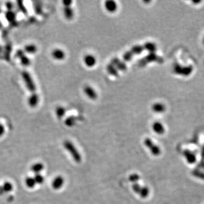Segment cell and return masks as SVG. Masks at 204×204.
<instances>
[{
  "label": "cell",
  "mask_w": 204,
  "mask_h": 204,
  "mask_svg": "<svg viewBox=\"0 0 204 204\" xmlns=\"http://www.w3.org/2000/svg\"><path fill=\"white\" fill-rule=\"evenodd\" d=\"M151 109L156 114H162L166 110V106L161 102H156L153 104Z\"/></svg>",
  "instance_id": "obj_11"
},
{
  "label": "cell",
  "mask_w": 204,
  "mask_h": 204,
  "mask_svg": "<svg viewBox=\"0 0 204 204\" xmlns=\"http://www.w3.org/2000/svg\"><path fill=\"white\" fill-rule=\"evenodd\" d=\"M39 100V98L38 93L31 94L30 97L29 98V100H28V103H29V106L32 108L35 107L38 104Z\"/></svg>",
  "instance_id": "obj_15"
},
{
  "label": "cell",
  "mask_w": 204,
  "mask_h": 204,
  "mask_svg": "<svg viewBox=\"0 0 204 204\" xmlns=\"http://www.w3.org/2000/svg\"><path fill=\"white\" fill-rule=\"evenodd\" d=\"M25 186L29 189H34L37 185L33 176H27L25 179Z\"/></svg>",
  "instance_id": "obj_16"
},
{
  "label": "cell",
  "mask_w": 204,
  "mask_h": 204,
  "mask_svg": "<svg viewBox=\"0 0 204 204\" xmlns=\"http://www.w3.org/2000/svg\"><path fill=\"white\" fill-rule=\"evenodd\" d=\"M85 65L88 68H93L97 64V59L92 55H87L83 58Z\"/></svg>",
  "instance_id": "obj_6"
},
{
  "label": "cell",
  "mask_w": 204,
  "mask_h": 204,
  "mask_svg": "<svg viewBox=\"0 0 204 204\" xmlns=\"http://www.w3.org/2000/svg\"><path fill=\"white\" fill-rule=\"evenodd\" d=\"M202 44H203V45L204 46V36H203V38H202Z\"/></svg>",
  "instance_id": "obj_31"
},
{
  "label": "cell",
  "mask_w": 204,
  "mask_h": 204,
  "mask_svg": "<svg viewBox=\"0 0 204 204\" xmlns=\"http://www.w3.org/2000/svg\"><path fill=\"white\" fill-rule=\"evenodd\" d=\"M146 48H148V49L151 52H155L157 50V46L153 42H149L148 44H146Z\"/></svg>",
  "instance_id": "obj_26"
},
{
  "label": "cell",
  "mask_w": 204,
  "mask_h": 204,
  "mask_svg": "<svg viewBox=\"0 0 204 204\" xmlns=\"http://www.w3.org/2000/svg\"><path fill=\"white\" fill-rule=\"evenodd\" d=\"M13 188L14 186L12 183L8 181L5 182L2 185L0 186V195L9 193L13 191Z\"/></svg>",
  "instance_id": "obj_10"
},
{
  "label": "cell",
  "mask_w": 204,
  "mask_h": 204,
  "mask_svg": "<svg viewBox=\"0 0 204 204\" xmlns=\"http://www.w3.org/2000/svg\"><path fill=\"white\" fill-rule=\"evenodd\" d=\"M64 13L65 17H66V19H72L74 15V10L73 9L71 8L70 6H64Z\"/></svg>",
  "instance_id": "obj_17"
},
{
  "label": "cell",
  "mask_w": 204,
  "mask_h": 204,
  "mask_svg": "<svg viewBox=\"0 0 204 204\" xmlns=\"http://www.w3.org/2000/svg\"><path fill=\"white\" fill-rule=\"evenodd\" d=\"M84 93L90 99H95L98 97L96 91H95V90L92 87H90L89 86H87L85 87Z\"/></svg>",
  "instance_id": "obj_14"
},
{
  "label": "cell",
  "mask_w": 204,
  "mask_h": 204,
  "mask_svg": "<svg viewBox=\"0 0 204 204\" xmlns=\"http://www.w3.org/2000/svg\"><path fill=\"white\" fill-rule=\"evenodd\" d=\"M5 127L2 124L0 123V137H1L5 134Z\"/></svg>",
  "instance_id": "obj_28"
},
{
  "label": "cell",
  "mask_w": 204,
  "mask_h": 204,
  "mask_svg": "<svg viewBox=\"0 0 204 204\" xmlns=\"http://www.w3.org/2000/svg\"><path fill=\"white\" fill-rule=\"evenodd\" d=\"M201 157L202 158H204V146L201 150Z\"/></svg>",
  "instance_id": "obj_30"
},
{
  "label": "cell",
  "mask_w": 204,
  "mask_h": 204,
  "mask_svg": "<svg viewBox=\"0 0 204 204\" xmlns=\"http://www.w3.org/2000/svg\"><path fill=\"white\" fill-rule=\"evenodd\" d=\"M64 146L65 149L70 154L74 161L77 163L81 161V156L79 151L77 150L74 145L69 141H65L64 142Z\"/></svg>",
  "instance_id": "obj_2"
},
{
  "label": "cell",
  "mask_w": 204,
  "mask_h": 204,
  "mask_svg": "<svg viewBox=\"0 0 204 204\" xmlns=\"http://www.w3.org/2000/svg\"><path fill=\"white\" fill-rule=\"evenodd\" d=\"M65 180L62 176H57L53 179L52 182V187L55 190H59L64 185Z\"/></svg>",
  "instance_id": "obj_5"
},
{
  "label": "cell",
  "mask_w": 204,
  "mask_h": 204,
  "mask_svg": "<svg viewBox=\"0 0 204 204\" xmlns=\"http://www.w3.org/2000/svg\"><path fill=\"white\" fill-rule=\"evenodd\" d=\"M22 76L26 86V87L29 90L31 93L33 94L36 93V87L30 73L27 71H23L22 73Z\"/></svg>",
  "instance_id": "obj_1"
},
{
  "label": "cell",
  "mask_w": 204,
  "mask_h": 204,
  "mask_svg": "<svg viewBox=\"0 0 204 204\" xmlns=\"http://www.w3.org/2000/svg\"><path fill=\"white\" fill-rule=\"evenodd\" d=\"M149 189L147 187H142L138 194L141 198L144 199L146 198L149 195Z\"/></svg>",
  "instance_id": "obj_19"
},
{
  "label": "cell",
  "mask_w": 204,
  "mask_h": 204,
  "mask_svg": "<svg viewBox=\"0 0 204 204\" xmlns=\"http://www.w3.org/2000/svg\"><path fill=\"white\" fill-rule=\"evenodd\" d=\"M5 17L6 19L8 21V22L14 21L16 18V15L14 12H13L12 10H8L5 14Z\"/></svg>",
  "instance_id": "obj_21"
},
{
  "label": "cell",
  "mask_w": 204,
  "mask_h": 204,
  "mask_svg": "<svg viewBox=\"0 0 204 204\" xmlns=\"http://www.w3.org/2000/svg\"><path fill=\"white\" fill-rule=\"evenodd\" d=\"M16 56L19 59L21 64L25 66H29L31 64L30 59L25 55V52L23 50L19 49L16 52Z\"/></svg>",
  "instance_id": "obj_4"
},
{
  "label": "cell",
  "mask_w": 204,
  "mask_h": 204,
  "mask_svg": "<svg viewBox=\"0 0 204 204\" xmlns=\"http://www.w3.org/2000/svg\"><path fill=\"white\" fill-rule=\"evenodd\" d=\"M153 131L158 134H163L165 132L164 125L159 121H155L152 125Z\"/></svg>",
  "instance_id": "obj_12"
},
{
  "label": "cell",
  "mask_w": 204,
  "mask_h": 204,
  "mask_svg": "<svg viewBox=\"0 0 204 204\" xmlns=\"http://www.w3.org/2000/svg\"><path fill=\"white\" fill-rule=\"evenodd\" d=\"M52 56L53 57V59H55L56 60L61 61V60L65 59L66 54L63 49H59V48H56L52 51Z\"/></svg>",
  "instance_id": "obj_9"
},
{
  "label": "cell",
  "mask_w": 204,
  "mask_h": 204,
  "mask_svg": "<svg viewBox=\"0 0 204 204\" xmlns=\"http://www.w3.org/2000/svg\"><path fill=\"white\" fill-rule=\"evenodd\" d=\"M18 7H19V9L21 10L23 13H27V10H26V9H25V6H24L23 4H22V2H21V1H18Z\"/></svg>",
  "instance_id": "obj_27"
},
{
  "label": "cell",
  "mask_w": 204,
  "mask_h": 204,
  "mask_svg": "<svg viewBox=\"0 0 204 204\" xmlns=\"http://www.w3.org/2000/svg\"><path fill=\"white\" fill-rule=\"evenodd\" d=\"M76 123V119L73 117H70L65 120V124L68 127H72Z\"/></svg>",
  "instance_id": "obj_24"
},
{
  "label": "cell",
  "mask_w": 204,
  "mask_h": 204,
  "mask_svg": "<svg viewBox=\"0 0 204 204\" xmlns=\"http://www.w3.org/2000/svg\"><path fill=\"white\" fill-rule=\"evenodd\" d=\"M65 112L66 110L63 107H58L56 110V114L59 119H61L65 114Z\"/></svg>",
  "instance_id": "obj_20"
},
{
  "label": "cell",
  "mask_w": 204,
  "mask_h": 204,
  "mask_svg": "<svg viewBox=\"0 0 204 204\" xmlns=\"http://www.w3.org/2000/svg\"><path fill=\"white\" fill-rule=\"evenodd\" d=\"M6 6H7V8H8V10H12L13 5H12V4L10 2H8L7 4H6Z\"/></svg>",
  "instance_id": "obj_29"
},
{
  "label": "cell",
  "mask_w": 204,
  "mask_h": 204,
  "mask_svg": "<svg viewBox=\"0 0 204 204\" xmlns=\"http://www.w3.org/2000/svg\"><path fill=\"white\" fill-rule=\"evenodd\" d=\"M33 177H34V179H35V182H36L37 185L42 184L44 182L45 178H44V176L41 174H35Z\"/></svg>",
  "instance_id": "obj_22"
},
{
  "label": "cell",
  "mask_w": 204,
  "mask_h": 204,
  "mask_svg": "<svg viewBox=\"0 0 204 204\" xmlns=\"http://www.w3.org/2000/svg\"><path fill=\"white\" fill-rule=\"evenodd\" d=\"M193 175L198 178H201V179H203L204 180V173L201 172L200 171L198 170H194L192 172Z\"/></svg>",
  "instance_id": "obj_25"
},
{
  "label": "cell",
  "mask_w": 204,
  "mask_h": 204,
  "mask_svg": "<svg viewBox=\"0 0 204 204\" xmlns=\"http://www.w3.org/2000/svg\"><path fill=\"white\" fill-rule=\"evenodd\" d=\"M139 179L140 176L137 174H133L131 175L129 177V180H130V182L133 183H137L139 180Z\"/></svg>",
  "instance_id": "obj_23"
},
{
  "label": "cell",
  "mask_w": 204,
  "mask_h": 204,
  "mask_svg": "<svg viewBox=\"0 0 204 204\" xmlns=\"http://www.w3.org/2000/svg\"><path fill=\"white\" fill-rule=\"evenodd\" d=\"M104 7L107 11L109 13H115L118 8V5L114 1H107L105 2Z\"/></svg>",
  "instance_id": "obj_8"
},
{
  "label": "cell",
  "mask_w": 204,
  "mask_h": 204,
  "mask_svg": "<svg viewBox=\"0 0 204 204\" xmlns=\"http://www.w3.org/2000/svg\"><path fill=\"white\" fill-rule=\"evenodd\" d=\"M44 168V166L41 162H36L34 163L32 166H31L30 170L31 171L35 174H41Z\"/></svg>",
  "instance_id": "obj_13"
},
{
  "label": "cell",
  "mask_w": 204,
  "mask_h": 204,
  "mask_svg": "<svg viewBox=\"0 0 204 204\" xmlns=\"http://www.w3.org/2000/svg\"><path fill=\"white\" fill-rule=\"evenodd\" d=\"M24 52L27 53H35L37 51V47L34 44H29L24 48Z\"/></svg>",
  "instance_id": "obj_18"
},
{
  "label": "cell",
  "mask_w": 204,
  "mask_h": 204,
  "mask_svg": "<svg viewBox=\"0 0 204 204\" xmlns=\"http://www.w3.org/2000/svg\"><path fill=\"white\" fill-rule=\"evenodd\" d=\"M183 155L189 164H194L196 162V156L195 153L192 152L189 150H185L183 151Z\"/></svg>",
  "instance_id": "obj_7"
},
{
  "label": "cell",
  "mask_w": 204,
  "mask_h": 204,
  "mask_svg": "<svg viewBox=\"0 0 204 204\" xmlns=\"http://www.w3.org/2000/svg\"><path fill=\"white\" fill-rule=\"evenodd\" d=\"M144 143V146H146V148L149 149V150L153 155L158 156L160 155V154L161 153V150L160 149V148L157 144H155L150 138H145Z\"/></svg>",
  "instance_id": "obj_3"
}]
</instances>
